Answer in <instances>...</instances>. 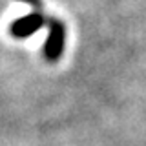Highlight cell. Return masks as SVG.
Instances as JSON below:
<instances>
[{
	"mask_svg": "<svg viewBox=\"0 0 146 146\" xmlns=\"http://www.w3.org/2000/svg\"><path fill=\"white\" fill-rule=\"evenodd\" d=\"M48 26H49V31L42 48V55L49 64H55L60 60L64 48H66V24L60 18H49Z\"/></svg>",
	"mask_w": 146,
	"mask_h": 146,
	"instance_id": "obj_1",
	"label": "cell"
},
{
	"mask_svg": "<svg viewBox=\"0 0 146 146\" xmlns=\"http://www.w3.org/2000/svg\"><path fill=\"white\" fill-rule=\"evenodd\" d=\"M49 18L44 15L42 11H33L29 15L22 17V18H17L9 24V35L15 36V38H29L33 36L38 29H42L44 24H48Z\"/></svg>",
	"mask_w": 146,
	"mask_h": 146,
	"instance_id": "obj_2",
	"label": "cell"
},
{
	"mask_svg": "<svg viewBox=\"0 0 146 146\" xmlns=\"http://www.w3.org/2000/svg\"><path fill=\"white\" fill-rule=\"evenodd\" d=\"M18 2H22V4H27V6L35 7L36 11H42V9H44V0H18Z\"/></svg>",
	"mask_w": 146,
	"mask_h": 146,
	"instance_id": "obj_3",
	"label": "cell"
}]
</instances>
